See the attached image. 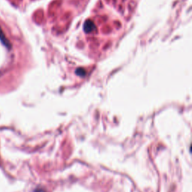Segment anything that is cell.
Listing matches in <instances>:
<instances>
[{
    "instance_id": "6da1fadb",
    "label": "cell",
    "mask_w": 192,
    "mask_h": 192,
    "mask_svg": "<svg viewBox=\"0 0 192 192\" xmlns=\"http://www.w3.org/2000/svg\"><path fill=\"white\" fill-rule=\"evenodd\" d=\"M0 41H2V44H4L6 47H8V48L11 47L10 41H8V39L6 38V35H5V33L3 32L2 29H1V27H0Z\"/></svg>"
},
{
    "instance_id": "7a4b0ae2",
    "label": "cell",
    "mask_w": 192,
    "mask_h": 192,
    "mask_svg": "<svg viewBox=\"0 0 192 192\" xmlns=\"http://www.w3.org/2000/svg\"><path fill=\"white\" fill-rule=\"evenodd\" d=\"M35 192H44V191L42 189H37V190H35Z\"/></svg>"
}]
</instances>
